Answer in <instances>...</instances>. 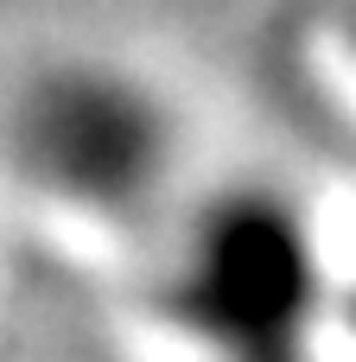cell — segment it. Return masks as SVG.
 I'll use <instances>...</instances> for the list:
<instances>
[{
    "mask_svg": "<svg viewBox=\"0 0 356 362\" xmlns=\"http://www.w3.org/2000/svg\"><path fill=\"white\" fill-rule=\"evenodd\" d=\"M185 337L223 362H306L325 318V242L287 185H223L204 197L166 267Z\"/></svg>",
    "mask_w": 356,
    "mask_h": 362,
    "instance_id": "obj_1",
    "label": "cell"
},
{
    "mask_svg": "<svg viewBox=\"0 0 356 362\" xmlns=\"http://www.w3.org/2000/svg\"><path fill=\"white\" fill-rule=\"evenodd\" d=\"M178 115L159 83L108 57H64L19 83L6 108L13 172L83 216H134L178 172Z\"/></svg>",
    "mask_w": 356,
    "mask_h": 362,
    "instance_id": "obj_2",
    "label": "cell"
}]
</instances>
